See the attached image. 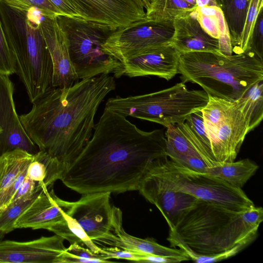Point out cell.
I'll return each instance as SVG.
<instances>
[{
  "label": "cell",
  "mask_w": 263,
  "mask_h": 263,
  "mask_svg": "<svg viewBox=\"0 0 263 263\" xmlns=\"http://www.w3.org/2000/svg\"><path fill=\"white\" fill-rule=\"evenodd\" d=\"M93 130L61 180L81 195L138 191L152 163L167 156L163 130H142L107 108Z\"/></svg>",
  "instance_id": "6da1fadb"
},
{
  "label": "cell",
  "mask_w": 263,
  "mask_h": 263,
  "mask_svg": "<svg viewBox=\"0 0 263 263\" xmlns=\"http://www.w3.org/2000/svg\"><path fill=\"white\" fill-rule=\"evenodd\" d=\"M116 86L114 76L103 74L52 87L32 103L28 113L19 116L20 121L39 149L67 168L91 138L97 110Z\"/></svg>",
  "instance_id": "7a4b0ae2"
},
{
  "label": "cell",
  "mask_w": 263,
  "mask_h": 263,
  "mask_svg": "<svg viewBox=\"0 0 263 263\" xmlns=\"http://www.w3.org/2000/svg\"><path fill=\"white\" fill-rule=\"evenodd\" d=\"M263 220V209L253 206L234 212L199 200L170 228L167 238L187 256L213 255L238 245L248 246L256 238Z\"/></svg>",
  "instance_id": "3957f363"
},
{
  "label": "cell",
  "mask_w": 263,
  "mask_h": 263,
  "mask_svg": "<svg viewBox=\"0 0 263 263\" xmlns=\"http://www.w3.org/2000/svg\"><path fill=\"white\" fill-rule=\"evenodd\" d=\"M178 73L182 82L198 84L208 95L235 101L263 80V62L252 51L230 55L188 52L180 54Z\"/></svg>",
  "instance_id": "277c9868"
},
{
  "label": "cell",
  "mask_w": 263,
  "mask_h": 263,
  "mask_svg": "<svg viewBox=\"0 0 263 263\" xmlns=\"http://www.w3.org/2000/svg\"><path fill=\"white\" fill-rule=\"evenodd\" d=\"M139 189L182 192L239 213L255 206L242 189L206 173L183 166L167 156L152 163Z\"/></svg>",
  "instance_id": "5b68a950"
},
{
  "label": "cell",
  "mask_w": 263,
  "mask_h": 263,
  "mask_svg": "<svg viewBox=\"0 0 263 263\" xmlns=\"http://www.w3.org/2000/svg\"><path fill=\"white\" fill-rule=\"evenodd\" d=\"M208 101L209 96L204 90L188 89L181 82L154 92L110 98L105 108L125 117L145 120L166 127L184 122L190 114L201 110Z\"/></svg>",
  "instance_id": "8992f818"
},
{
  "label": "cell",
  "mask_w": 263,
  "mask_h": 263,
  "mask_svg": "<svg viewBox=\"0 0 263 263\" xmlns=\"http://www.w3.org/2000/svg\"><path fill=\"white\" fill-rule=\"evenodd\" d=\"M57 23L67 39L71 62L79 80L101 74L124 76L123 64L103 50L102 45L119 29L108 25L59 14Z\"/></svg>",
  "instance_id": "52a82bcc"
},
{
  "label": "cell",
  "mask_w": 263,
  "mask_h": 263,
  "mask_svg": "<svg viewBox=\"0 0 263 263\" xmlns=\"http://www.w3.org/2000/svg\"><path fill=\"white\" fill-rule=\"evenodd\" d=\"M208 96L201 111L215 165L234 161L249 133L248 120L236 101Z\"/></svg>",
  "instance_id": "ba28073f"
},
{
  "label": "cell",
  "mask_w": 263,
  "mask_h": 263,
  "mask_svg": "<svg viewBox=\"0 0 263 263\" xmlns=\"http://www.w3.org/2000/svg\"><path fill=\"white\" fill-rule=\"evenodd\" d=\"M174 32L173 21H157L145 16L117 30L105 41L102 48L122 63L130 57L171 44Z\"/></svg>",
  "instance_id": "9c48e42d"
},
{
  "label": "cell",
  "mask_w": 263,
  "mask_h": 263,
  "mask_svg": "<svg viewBox=\"0 0 263 263\" xmlns=\"http://www.w3.org/2000/svg\"><path fill=\"white\" fill-rule=\"evenodd\" d=\"M110 194L102 192L82 195L76 201H68L65 210L95 243H98L111 232L112 206Z\"/></svg>",
  "instance_id": "30bf717a"
},
{
  "label": "cell",
  "mask_w": 263,
  "mask_h": 263,
  "mask_svg": "<svg viewBox=\"0 0 263 263\" xmlns=\"http://www.w3.org/2000/svg\"><path fill=\"white\" fill-rule=\"evenodd\" d=\"M86 21L121 29L144 18V9L134 0H66Z\"/></svg>",
  "instance_id": "8fae6325"
},
{
  "label": "cell",
  "mask_w": 263,
  "mask_h": 263,
  "mask_svg": "<svg viewBox=\"0 0 263 263\" xmlns=\"http://www.w3.org/2000/svg\"><path fill=\"white\" fill-rule=\"evenodd\" d=\"M14 88L9 76L0 74V156L15 149L35 154L39 149L25 132L17 114Z\"/></svg>",
  "instance_id": "7c38bea8"
},
{
  "label": "cell",
  "mask_w": 263,
  "mask_h": 263,
  "mask_svg": "<svg viewBox=\"0 0 263 263\" xmlns=\"http://www.w3.org/2000/svg\"><path fill=\"white\" fill-rule=\"evenodd\" d=\"M65 239L55 234L27 241H0V262L60 263Z\"/></svg>",
  "instance_id": "4fadbf2b"
},
{
  "label": "cell",
  "mask_w": 263,
  "mask_h": 263,
  "mask_svg": "<svg viewBox=\"0 0 263 263\" xmlns=\"http://www.w3.org/2000/svg\"><path fill=\"white\" fill-rule=\"evenodd\" d=\"M179 57L171 44L152 49L125 59L124 76H154L168 81L178 73Z\"/></svg>",
  "instance_id": "5bb4252c"
},
{
  "label": "cell",
  "mask_w": 263,
  "mask_h": 263,
  "mask_svg": "<svg viewBox=\"0 0 263 263\" xmlns=\"http://www.w3.org/2000/svg\"><path fill=\"white\" fill-rule=\"evenodd\" d=\"M67 205V201L59 198L53 189L44 187L16 219L14 228L50 231L54 227L66 224L64 212Z\"/></svg>",
  "instance_id": "9a60e30c"
},
{
  "label": "cell",
  "mask_w": 263,
  "mask_h": 263,
  "mask_svg": "<svg viewBox=\"0 0 263 263\" xmlns=\"http://www.w3.org/2000/svg\"><path fill=\"white\" fill-rule=\"evenodd\" d=\"M42 17L41 29L53 64L52 87L69 86L79 80L70 59L67 39L55 17Z\"/></svg>",
  "instance_id": "2e32d148"
},
{
  "label": "cell",
  "mask_w": 263,
  "mask_h": 263,
  "mask_svg": "<svg viewBox=\"0 0 263 263\" xmlns=\"http://www.w3.org/2000/svg\"><path fill=\"white\" fill-rule=\"evenodd\" d=\"M101 243L134 252L176 258L182 261L190 260L187 255L179 249L162 246L152 238H141L127 234L123 228L122 211L114 205L112 206L111 232L98 243Z\"/></svg>",
  "instance_id": "e0dca14e"
},
{
  "label": "cell",
  "mask_w": 263,
  "mask_h": 263,
  "mask_svg": "<svg viewBox=\"0 0 263 263\" xmlns=\"http://www.w3.org/2000/svg\"><path fill=\"white\" fill-rule=\"evenodd\" d=\"M173 24L174 32L171 44L180 54L192 52L220 53L219 40L210 36L202 28L196 10L174 20Z\"/></svg>",
  "instance_id": "ac0fdd59"
},
{
  "label": "cell",
  "mask_w": 263,
  "mask_h": 263,
  "mask_svg": "<svg viewBox=\"0 0 263 263\" xmlns=\"http://www.w3.org/2000/svg\"><path fill=\"white\" fill-rule=\"evenodd\" d=\"M138 191L158 209L169 228L174 227L179 218L199 200L189 194L179 192L148 189H139Z\"/></svg>",
  "instance_id": "d6986e66"
},
{
  "label": "cell",
  "mask_w": 263,
  "mask_h": 263,
  "mask_svg": "<svg viewBox=\"0 0 263 263\" xmlns=\"http://www.w3.org/2000/svg\"><path fill=\"white\" fill-rule=\"evenodd\" d=\"M166 128V152L171 159L176 161L190 155H197L201 158L199 143L185 122Z\"/></svg>",
  "instance_id": "ffe728a7"
},
{
  "label": "cell",
  "mask_w": 263,
  "mask_h": 263,
  "mask_svg": "<svg viewBox=\"0 0 263 263\" xmlns=\"http://www.w3.org/2000/svg\"><path fill=\"white\" fill-rule=\"evenodd\" d=\"M197 18L204 30L212 37L218 39L220 53L232 54L230 34L222 11L217 6L197 7Z\"/></svg>",
  "instance_id": "44dd1931"
},
{
  "label": "cell",
  "mask_w": 263,
  "mask_h": 263,
  "mask_svg": "<svg viewBox=\"0 0 263 263\" xmlns=\"http://www.w3.org/2000/svg\"><path fill=\"white\" fill-rule=\"evenodd\" d=\"M258 167L254 162L247 158L208 167L206 173L242 189L255 174Z\"/></svg>",
  "instance_id": "7402d4cb"
},
{
  "label": "cell",
  "mask_w": 263,
  "mask_h": 263,
  "mask_svg": "<svg viewBox=\"0 0 263 263\" xmlns=\"http://www.w3.org/2000/svg\"><path fill=\"white\" fill-rule=\"evenodd\" d=\"M5 154L7 164L0 182V211L6 208L10 201V190L17 176L34 158V154L21 149H15Z\"/></svg>",
  "instance_id": "603a6c76"
},
{
  "label": "cell",
  "mask_w": 263,
  "mask_h": 263,
  "mask_svg": "<svg viewBox=\"0 0 263 263\" xmlns=\"http://www.w3.org/2000/svg\"><path fill=\"white\" fill-rule=\"evenodd\" d=\"M250 0H223L221 9L228 28L232 53L237 54Z\"/></svg>",
  "instance_id": "cb8c5ba5"
},
{
  "label": "cell",
  "mask_w": 263,
  "mask_h": 263,
  "mask_svg": "<svg viewBox=\"0 0 263 263\" xmlns=\"http://www.w3.org/2000/svg\"><path fill=\"white\" fill-rule=\"evenodd\" d=\"M235 101L248 120L250 132L259 125L263 118V80L253 85Z\"/></svg>",
  "instance_id": "d4e9b609"
},
{
  "label": "cell",
  "mask_w": 263,
  "mask_h": 263,
  "mask_svg": "<svg viewBox=\"0 0 263 263\" xmlns=\"http://www.w3.org/2000/svg\"><path fill=\"white\" fill-rule=\"evenodd\" d=\"M196 8L184 0H155L145 12V16L157 21H173L190 14Z\"/></svg>",
  "instance_id": "484cf974"
},
{
  "label": "cell",
  "mask_w": 263,
  "mask_h": 263,
  "mask_svg": "<svg viewBox=\"0 0 263 263\" xmlns=\"http://www.w3.org/2000/svg\"><path fill=\"white\" fill-rule=\"evenodd\" d=\"M184 122L197 139L201 151V158L208 167L215 166L211 145L206 133L202 112L201 110L190 114Z\"/></svg>",
  "instance_id": "4316f807"
},
{
  "label": "cell",
  "mask_w": 263,
  "mask_h": 263,
  "mask_svg": "<svg viewBox=\"0 0 263 263\" xmlns=\"http://www.w3.org/2000/svg\"><path fill=\"white\" fill-rule=\"evenodd\" d=\"M110 262L105 256L97 254L74 242L71 243L63 254L60 263H99Z\"/></svg>",
  "instance_id": "83f0119b"
},
{
  "label": "cell",
  "mask_w": 263,
  "mask_h": 263,
  "mask_svg": "<svg viewBox=\"0 0 263 263\" xmlns=\"http://www.w3.org/2000/svg\"><path fill=\"white\" fill-rule=\"evenodd\" d=\"M0 2L14 9L28 12L37 11L44 17L55 18L61 14L48 0H0Z\"/></svg>",
  "instance_id": "f1b7e54d"
},
{
  "label": "cell",
  "mask_w": 263,
  "mask_h": 263,
  "mask_svg": "<svg viewBox=\"0 0 263 263\" xmlns=\"http://www.w3.org/2000/svg\"><path fill=\"white\" fill-rule=\"evenodd\" d=\"M262 7L263 0H250L237 54L251 51L250 43L251 34L259 10Z\"/></svg>",
  "instance_id": "f546056e"
},
{
  "label": "cell",
  "mask_w": 263,
  "mask_h": 263,
  "mask_svg": "<svg viewBox=\"0 0 263 263\" xmlns=\"http://www.w3.org/2000/svg\"><path fill=\"white\" fill-rule=\"evenodd\" d=\"M35 197L28 201L13 203L0 211V237L15 229L14 224L16 219Z\"/></svg>",
  "instance_id": "4dcf8cb0"
},
{
  "label": "cell",
  "mask_w": 263,
  "mask_h": 263,
  "mask_svg": "<svg viewBox=\"0 0 263 263\" xmlns=\"http://www.w3.org/2000/svg\"><path fill=\"white\" fill-rule=\"evenodd\" d=\"M44 187H46L43 183L35 182L26 176L22 184L9 201L7 206L13 203L32 199Z\"/></svg>",
  "instance_id": "1f68e13d"
},
{
  "label": "cell",
  "mask_w": 263,
  "mask_h": 263,
  "mask_svg": "<svg viewBox=\"0 0 263 263\" xmlns=\"http://www.w3.org/2000/svg\"><path fill=\"white\" fill-rule=\"evenodd\" d=\"M15 63L10 51L0 20V74L15 73Z\"/></svg>",
  "instance_id": "d6a6232c"
},
{
  "label": "cell",
  "mask_w": 263,
  "mask_h": 263,
  "mask_svg": "<svg viewBox=\"0 0 263 263\" xmlns=\"http://www.w3.org/2000/svg\"><path fill=\"white\" fill-rule=\"evenodd\" d=\"M250 50L262 60L263 53V7L259 10L251 34Z\"/></svg>",
  "instance_id": "836d02e7"
},
{
  "label": "cell",
  "mask_w": 263,
  "mask_h": 263,
  "mask_svg": "<svg viewBox=\"0 0 263 263\" xmlns=\"http://www.w3.org/2000/svg\"><path fill=\"white\" fill-rule=\"evenodd\" d=\"M100 254L108 259H122L139 262L140 259L147 253L134 252L116 247L101 248Z\"/></svg>",
  "instance_id": "e575fe53"
},
{
  "label": "cell",
  "mask_w": 263,
  "mask_h": 263,
  "mask_svg": "<svg viewBox=\"0 0 263 263\" xmlns=\"http://www.w3.org/2000/svg\"><path fill=\"white\" fill-rule=\"evenodd\" d=\"M174 161L183 166L199 173H206L208 167L203 160L197 155H190Z\"/></svg>",
  "instance_id": "d590c367"
},
{
  "label": "cell",
  "mask_w": 263,
  "mask_h": 263,
  "mask_svg": "<svg viewBox=\"0 0 263 263\" xmlns=\"http://www.w3.org/2000/svg\"><path fill=\"white\" fill-rule=\"evenodd\" d=\"M48 1L59 11L61 14L81 17L66 0Z\"/></svg>",
  "instance_id": "8d00e7d4"
},
{
  "label": "cell",
  "mask_w": 263,
  "mask_h": 263,
  "mask_svg": "<svg viewBox=\"0 0 263 263\" xmlns=\"http://www.w3.org/2000/svg\"><path fill=\"white\" fill-rule=\"evenodd\" d=\"M197 7L201 8L205 6L219 7L217 0H196Z\"/></svg>",
  "instance_id": "74e56055"
},
{
  "label": "cell",
  "mask_w": 263,
  "mask_h": 263,
  "mask_svg": "<svg viewBox=\"0 0 263 263\" xmlns=\"http://www.w3.org/2000/svg\"><path fill=\"white\" fill-rule=\"evenodd\" d=\"M7 164V159L5 154L0 156V182L4 176Z\"/></svg>",
  "instance_id": "f35d334b"
},
{
  "label": "cell",
  "mask_w": 263,
  "mask_h": 263,
  "mask_svg": "<svg viewBox=\"0 0 263 263\" xmlns=\"http://www.w3.org/2000/svg\"><path fill=\"white\" fill-rule=\"evenodd\" d=\"M137 4L141 6L146 11L148 10L151 7L150 0H134Z\"/></svg>",
  "instance_id": "ab89813d"
},
{
  "label": "cell",
  "mask_w": 263,
  "mask_h": 263,
  "mask_svg": "<svg viewBox=\"0 0 263 263\" xmlns=\"http://www.w3.org/2000/svg\"><path fill=\"white\" fill-rule=\"evenodd\" d=\"M217 1L219 5V6L221 8L223 0H217Z\"/></svg>",
  "instance_id": "60d3db41"
},
{
  "label": "cell",
  "mask_w": 263,
  "mask_h": 263,
  "mask_svg": "<svg viewBox=\"0 0 263 263\" xmlns=\"http://www.w3.org/2000/svg\"><path fill=\"white\" fill-rule=\"evenodd\" d=\"M155 1V0H150L151 3H153V2H154Z\"/></svg>",
  "instance_id": "b9f144b4"
},
{
  "label": "cell",
  "mask_w": 263,
  "mask_h": 263,
  "mask_svg": "<svg viewBox=\"0 0 263 263\" xmlns=\"http://www.w3.org/2000/svg\"><path fill=\"white\" fill-rule=\"evenodd\" d=\"M2 132V130L1 129V127H0V133Z\"/></svg>",
  "instance_id": "7bdbcfd3"
}]
</instances>
